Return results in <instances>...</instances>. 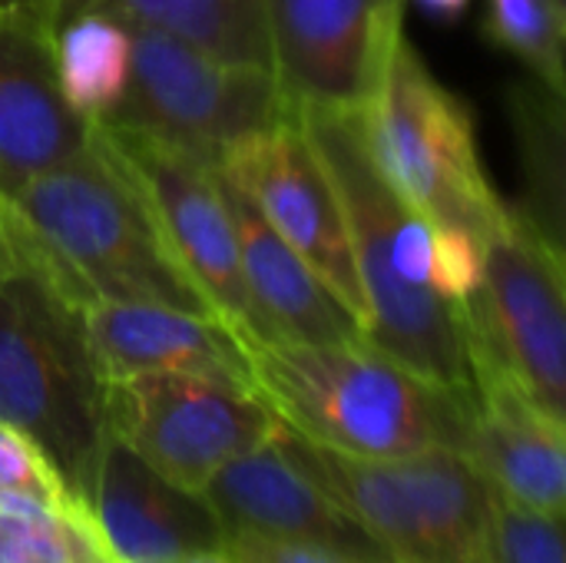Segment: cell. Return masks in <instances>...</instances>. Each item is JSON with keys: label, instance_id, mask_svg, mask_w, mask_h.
Returning <instances> with one entry per match:
<instances>
[{"label": "cell", "instance_id": "obj_28", "mask_svg": "<svg viewBox=\"0 0 566 563\" xmlns=\"http://www.w3.org/2000/svg\"><path fill=\"white\" fill-rule=\"evenodd\" d=\"M20 272H30L23 229H20V222L13 216L10 196L0 192V282H7V279H13Z\"/></svg>", "mask_w": 566, "mask_h": 563}, {"label": "cell", "instance_id": "obj_2", "mask_svg": "<svg viewBox=\"0 0 566 563\" xmlns=\"http://www.w3.org/2000/svg\"><path fill=\"white\" fill-rule=\"evenodd\" d=\"M10 206L30 272L80 309L149 302L212 315L176 265L133 173L96 129L80 153L30 179Z\"/></svg>", "mask_w": 566, "mask_h": 563}, {"label": "cell", "instance_id": "obj_4", "mask_svg": "<svg viewBox=\"0 0 566 563\" xmlns=\"http://www.w3.org/2000/svg\"><path fill=\"white\" fill-rule=\"evenodd\" d=\"M106 388L83 309L36 272L0 282V421L43 448L73 504L109 438Z\"/></svg>", "mask_w": 566, "mask_h": 563}, {"label": "cell", "instance_id": "obj_14", "mask_svg": "<svg viewBox=\"0 0 566 563\" xmlns=\"http://www.w3.org/2000/svg\"><path fill=\"white\" fill-rule=\"evenodd\" d=\"M76 514L119 563H169L222 544V528L199 494L159 478L116 438H106L80 488Z\"/></svg>", "mask_w": 566, "mask_h": 563}, {"label": "cell", "instance_id": "obj_12", "mask_svg": "<svg viewBox=\"0 0 566 563\" xmlns=\"http://www.w3.org/2000/svg\"><path fill=\"white\" fill-rule=\"evenodd\" d=\"M216 169L252 199L262 219L315 269L365 332V295L345 209L295 110L272 129L239 143Z\"/></svg>", "mask_w": 566, "mask_h": 563}, {"label": "cell", "instance_id": "obj_22", "mask_svg": "<svg viewBox=\"0 0 566 563\" xmlns=\"http://www.w3.org/2000/svg\"><path fill=\"white\" fill-rule=\"evenodd\" d=\"M484 40L514 53L541 83L566 96V3L560 0H488Z\"/></svg>", "mask_w": 566, "mask_h": 563}, {"label": "cell", "instance_id": "obj_17", "mask_svg": "<svg viewBox=\"0 0 566 563\" xmlns=\"http://www.w3.org/2000/svg\"><path fill=\"white\" fill-rule=\"evenodd\" d=\"M83 322L106 382L199 375L252 388L245 345L212 315L149 302H93Z\"/></svg>", "mask_w": 566, "mask_h": 563}, {"label": "cell", "instance_id": "obj_9", "mask_svg": "<svg viewBox=\"0 0 566 563\" xmlns=\"http://www.w3.org/2000/svg\"><path fill=\"white\" fill-rule=\"evenodd\" d=\"M265 402L199 375H133L106 388V431L169 484L199 494L229 461L275 431Z\"/></svg>", "mask_w": 566, "mask_h": 563}, {"label": "cell", "instance_id": "obj_11", "mask_svg": "<svg viewBox=\"0 0 566 563\" xmlns=\"http://www.w3.org/2000/svg\"><path fill=\"white\" fill-rule=\"evenodd\" d=\"M405 0H262L272 73L295 110L361 113L405 37Z\"/></svg>", "mask_w": 566, "mask_h": 563}, {"label": "cell", "instance_id": "obj_20", "mask_svg": "<svg viewBox=\"0 0 566 563\" xmlns=\"http://www.w3.org/2000/svg\"><path fill=\"white\" fill-rule=\"evenodd\" d=\"M511 126L527 183L521 212L566 252V100L547 83L517 80L507 90Z\"/></svg>", "mask_w": 566, "mask_h": 563}, {"label": "cell", "instance_id": "obj_3", "mask_svg": "<svg viewBox=\"0 0 566 563\" xmlns=\"http://www.w3.org/2000/svg\"><path fill=\"white\" fill-rule=\"evenodd\" d=\"M252 392L308 445L348 458L458 451L474 395L441 392L368 338L338 345H245Z\"/></svg>", "mask_w": 566, "mask_h": 563}, {"label": "cell", "instance_id": "obj_1", "mask_svg": "<svg viewBox=\"0 0 566 563\" xmlns=\"http://www.w3.org/2000/svg\"><path fill=\"white\" fill-rule=\"evenodd\" d=\"M295 110V106H292ZM345 209L352 259L365 295V338L421 382L474 395L461 305L431 289L434 226L411 209L371 163L358 113L295 110Z\"/></svg>", "mask_w": 566, "mask_h": 563}, {"label": "cell", "instance_id": "obj_5", "mask_svg": "<svg viewBox=\"0 0 566 563\" xmlns=\"http://www.w3.org/2000/svg\"><path fill=\"white\" fill-rule=\"evenodd\" d=\"M302 475L332 498L391 563H484L494 488L451 448L348 458L275 425Z\"/></svg>", "mask_w": 566, "mask_h": 563}, {"label": "cell", "instance_id": "obj_21", "mask_svg": "<svg viewBox=\"0 0 566 563\" xmlns=\"http://www.w3.org/2000/svg\"><path fill=\"white\" fill-rule=\"evenodd\" d=\"M63 100L86 123L106 119L129 76V27L103 10H63L50 23Z\"/></svg>", "mask_w": 566, "mask_h": 563}, {"label": "cell", "instance_id": "obj_27", "mask_svg": "<svg viewBox=\"0 0 566 563\" xmlns=\"http://www.w3.org/2000/svg\"><path fill=\"white\" fill-rule=\"evenodd\" d=\"M222 548L235 563H388L358 557L338 548L322 544H298V541H269L255 534H222Z\"/></svg>", "mask_w": 566, "mask_h": 563}, {"label": "cell", "instance_id": "obj_32", "mask_svg": "<svg viewBox=\"0 0 566 563\" xmlns=\"http://www.w3.org/2000/svg\"><path fill=\"white\" fill-rule=\"evenodd\" d=\"M13 7H43L46 10L43 0H0V10H13Z\"/></svg>", "mask_w": 566, "mask_h": 563}, {"label": "cell", "instance_id": "obj_26", "mask_svg": "<svg viewBox=\"0 0 566 563\" xmlns=\"http://www.w3.org/2000/svg\"><path fill=\"white\" fill-rule=\"evenodd\" d=\"M481 275H484V246H481V239L464 226H434L431 289L444 302L464 305L481 289Z\"/></svg>", "mask_w": 566, "mask_h": 563}, {"label": "cell", "instance_id": "obj_24", "mask_svg": "<svg viewBox=\"0 0 566 563\" xmlns=\"http://www.w3.org/2000/svg\"><path fill=\"white\" fill-rule=\"evenodd\" d=\"M484 563H566L564 518L534 511L494 491Z\"/></svg>", "mask_w": 566, "mask_h": 563}, {"label": "cell", "instance_id": "obj_30", "mask_svg": "<svg viewBox=\"0 0 566 563\" xmlns=\"http://www.w3.org/2000/svg\"><path fill=\"white\" fill-rule=\"evenodd\" d=\"M169 563H235V557L222 544H212V548H196V551H189V554H182V557Z\"/></svg>", "mask_w": 566, "mask_h": 563}, {"label": "cell", "instance_id": "obj_23", "mask_svg": "<svg viewBox=\"0 0 566 563\" xmlns=\"http://www.w3.org/2000/svg\"><path fill=\"white\" fill-rule=\"evenodd\" d=\"M86 524L73 511L0 494V563H76Z\"/></svg>", "mask_w": 566, "mask_h": 563}, {"label": "cell", "instance_id": "obj_7", "mask_svg": "<svg viewBox=\"0 0 566 563\" xmlns=\"http://www.w3.org/2000/svg\"><path fill=\"white\" fill-rule=\"evenodd\" d=\"M481 246V289L461 305L471 372L504 375L566 425V252L511 202Z\"/></svg>", "mask_w": 566, "mask_h": 563}, {"label": "cell", "instance_id": "obj_16", "mask_svg": "<svg viewBox=\"0 0 566 563\" xmlns=\"http://www.w3.org/2000/svg\"><path fill=\"white\" fill-rule=\"evenodd\" d=\"M458 455L497 494L544 514H566V425L504 375L474 372V402Z\"/></svg>", "mask_w": 566, "mask_h": 563}, {"label": "cell", "instance_id": "obj_6", "mask_svg": "<svg viewBox=\"0 0 566 563\" xmlns=\"http://www.w3.org/2000/svg\"><path fill=\"white\" fill-rule=\"evenodd\" d=\"M358 123L378 173L431 226H464L481 239L504 209L478 156L471 106L428 70L408 37Z\"/></svg>", "mask_w": 566, "mask_h": 563}, {"label": "cell", "instance_id": "obj_25", "mask_svg": "<svg viewBox=\"0 0 566 563\" xmlns=\"http://www.w3.org/2000/svg\"><path fill=\"white\" fill-rule=\"evenodd\" d=\"M0 494L40 501L56 511L76 508L70 488L63 484L53 461L43 455V448L7 421H0Z\"/></svg>", "mask_w": 566, "mask_h": 563}, {"label": "cell", "instance_id": "obj_19", "mask_svg": "<svg viewBox=\"0 0 566 563\" xmlns=\"http://www.w3.org/2000/svg\"><path fill=\"white\" fill-rule=\"evenodd\" d=\"M50 17L63 10H103L136 27H153L196 43L222 60L272 70L262 0H43Z\"/></svg>", "mask_w": 566, "mask_h": 563}, {"label": "cell", "instance_id": "obj_13", "mask_svg": "<svg viewBox=\"0 0 566 563\" xmlns=\"http://www.w3.org/2000/svg\"><path fill=\"white\" fill-rule=\"evenodd\" d=\"M50 23L43 7L0 10V192L10 199L80 153L93 133L60 93Z\"/></svg>", "mask_w": 566, "mask_h": 563}, {"label": "cell", "instance_id": "obj_10", "mask_svg": "<svg viewBox=\"0 0 566 563\" xmlns=\"http://www.w3.org/2000/svg\"><path fill=\"white\" fill-rule=\"evenodd\" d=\"M93 129L133 173L176 265L206 299L212 315L232 329L242 345H269L272 335L242 279L235 222L219 169L133 129L106 123H93Z\"/></svg>", "mask_w": 566, "mask_h": 563}, {"label": "cell", "instance_id": "obj_31", "mask_svg": "<svg viewBox=\"0 0 566 563\" xmlns=\"http://www.w3.org/2000/svg\"><path fill=\"white\" fill-rule=\"evenodd\" d=\"M76 563H119L93 534H90V528H86V548H83V554H80V561Z\"/></svg>", "mask_w": 566, "mask_h": 563}, {"label": "cell", "instance_id": "obj_29", "mask_svg": "<svg viewBox=\"0 0 566 563\" xmlns=\"http://www.w3.org/2000/svg\"><path fill=\"white\" fill-rule=\"evenodd\" d=\"M405 3H415L424 17H431L438 23H454L471 7V0H405Z\"/></svg>", "mask_w": 566, "mask_h": 563}, {"label": "cell", "instance_id": "obj_8", "mask_svg": "<svg viewBox=\"0 0 566 563\" xmlns=\"http://www.w3.org/2000/svg\"><path fill=\"white\" fill-rule=\"evenodd\" d=\"M129 27V76L106 126L163 139L209 166L282 123L292 106L265 66L222 60L153 27Z\"/></svg>", "mask_w": 566, "mask_h": 563}, {"label": "cell", "instance_id": "obj_15", "mask_svg": "<svg viewBox=\"0 0 566 563\" xmlns=\"http://www.w3.org/2000/svg\"><path fill=\"white\" fill-rule=\"evenodd\" d=\"M199 501L209 508L222 534L322 544L358 557L388 561V554L302 475V468L279 445L275 431L259 448L229 461L199 491Z\"/></svg>", "mask_w": 566, "mask_h": 563}, {"label": "cell", "instance_id": "obj_18", "mask_svg": "<svg viewBox=\"0 0 566 563\" xmlns=\"http://www.w3.org/2000/svg\"><path fill=\"white\" fill-rule=\"evenodd\" d=\"M222 192L235 222L242 279L272 342L338 345L365 338L358 319L315 275V269L262 219L252 199L226 176Z\"/></svg>", "mask_w": 566, "mask_h": 563}, {"label": "cell", "instance_id": "obj_33", "mask_svg": "<svg viewBox=\"0 0 566 563\" xmlns=\"http://www.w3.org/2000/svg\"><path fill=\"white\" fill-rule=\"evenodd\" d=\"M560 3H566V0H560Z\"/></svg>", "mask_w": 566, "mask_h": 563}]
</instances>
